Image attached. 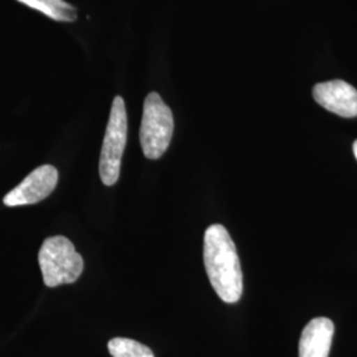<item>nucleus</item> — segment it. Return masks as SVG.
I'll return each instance as SVG.
<instances>
[{
	"mask_svg": "<svg viewBox=\"0 0 357 357\" xmlns=\"http://www.w3.org/2000/svg\"><path fill=\"white\" fill-rule=\"evenodd\" d=\"M174 134V115L158 93L146 97L142 116L141 146L147 159L156 160L166 153Z\"/></svg>",
	"mask_w": 357,
	"mask_h": 357,
	"instance_id": "3",
	"label": "nucleus"
},
{
	"mask_svg": "<svg viewBox=\"0 0 357 357\" xmlns=\"http://www.w3.org/2000/svg\"><path fill=\"white\" fill-rule=\"evenodd\" d=\"M59 183V171L51 165L33 169L17 187L8 192L3 203L7 206L38 204L54 191Z\"/></svg>",
	"mask_w": 357,
	"mask_h": 357,
	"instance_id": "5",
	"label": "nucleus"
},
{
	"mask_svg": "<svg viewBox=\"0 0 357 357\" xmlns=\"http://www.w3.org/2000/svg\"><path fill=\"white\" fill-rule=\"evenodd\" d=\"M107 348L113 357H155L153 351L147 345L126 337L112 339Z\"/></svg>",
	"mask_w": 357,
	"mask_h": 357,
	"instance_id": "9",
	"label": "nucleus"
},
{
	"mask_svg": "<svg viewBox=\"0 0 357 357\" xmlns=\"http://www.w3.org/2000/svg\"><path fill=\"white\" fill-rule=\"evenodd\" d=\"M128 141V113L122 97H115L106 126L100 156V178L107 187L114 185L121 174V162Z\"/></svg>",
	"mask_w": 357,
	"mask_h": 357,
	"instance_id": "4",
	"label": "nucleus"
},
{
	"mask_svg": "<svg viewBox=\"0 0 357 357\" xmlns=\"http://www.w3.org/2000/svg\"><path fill=\"white\" fill-rule=\"evenodd\" d=\"M321 107L343 118L357 116V90L342 79L320 82L312 90Z\"/></svg>",
	"mask_w": 357,
	"mask_h": 357,
	"instance_id": "6",
	"label": "nucleus"
},
{
	"mask_svg": "<svg viewBox=\"0 0 357 357\" xmlns=\"http://www.w3.org/2000/svg\"><path fill=\"white\" fill-rule=\"evenodd\" d=\"M32 10L44 13L54 22L72 23L77 20L76 7L64 0H17Z\"/></svg>",
	"mask_w": 357,
	"mask_h": 357,
	"instance_id": "8",
	"label": "nucleus"
},
{
	"mask_svg": "<svg viewBox=\"0 0 357 357\" xmlns=\"http://www.w3.org/2000/svg\"><path fill=\"white\" fill-rule=\"evenodd\" d=\"M335 327L328 318L311 320L299 340V357H328Z\"/></svg>",
	"mask_w": 357,
	"mask_h": 357,
	"instance_id": "7",
	"label": "nucleus"
},
{
	"mask_svg": "<svg viewBox=\"0 0 357 357\" xmlns=\"http://www.w3.org/2000/svg\"><path fill=\"white\" fill-rule=\"evenodd\" d=\"M204 265L217 295L225 303H237L243 295V270L236 245L220 224L205 230Z\"/></svg>",
	"mask_w": 357,
	"mask_h": 357,
	"instance_id": "1",
	"label": "nucleus"
},
{
	"mask_svg": "<svg viewBox=\"0 0 357 357\" xmlns=\"http://www.w3.org/2000/svg\"><path fill=\"white\" fill-rule=\"evenodd\" d=\"M38 265L45 286L57 287L76 282L84 271V259L64 236L44 240L38 252Z\"/></svg>",
	"mask_w": 357,
	"mask_h": 357,
	"instance_id": "2",
	"label": "nucleus"
},
{
	"mask_svg": "<svg viewBox=\"0 0 357 357\" xmlns=\"http://www.w3.org/2000/svg\"><path fill=\"white\" fill-rule=\"evenodd\" d=\"M354 153H355V158L357 159V141L354 143Z\"/></svg>",
	"mask_w": 357,
	"mask_h": 357,
	"instance_id": "10",
	"label": "nucleus"
}]
</instances>
